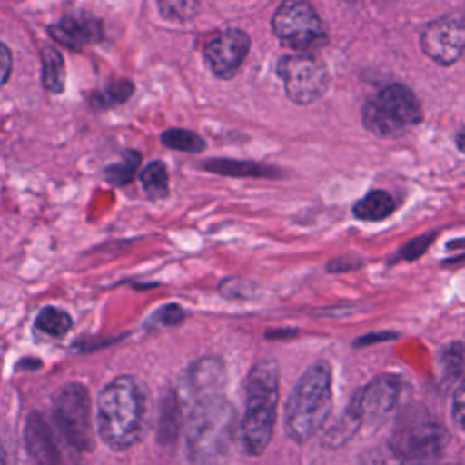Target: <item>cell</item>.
<instances>
[{"label": "cell", "instance_id": "obj_1", "mask_svg": "<svg viewBox=\"0 0 465 465\" xmlns=\"http://www.w3.org/2000/svg\"><path fill=\"white\" fill-rule=\"evenodd\" d=\"M447 441V429L430 412L411 407L398 420L385 447L369 452L367 465H436Z\"/></svg>", "mask_w": 465, "mask_h": 465}, {"label": "cell", "instance_id": "obj_2", "mask_svg": "<svg viewBox=\"0 0 465 465\" xmlns=\"http://www.w3.org/2000/svg\"><path fill=\"white\" fill-rule=\"evenodd\" d=\"M280 367L272 358L258 360L245 378V409L238 421V438L249 456H260L269 447L278 418Z\"/></svg>", "mask_w": 465, "mask_h": 465}, {"label": "cell", "instance_id": "obj_3", "mask_svg": "<svg viewBox=\"0 0 465 465\" xmlns=\"http://www.w3.org/2000/svg\"><path fill=\"white\" fill-rule=\"evenodd\" d=\"M238 434V416L223 394L200 398L185 425V449L193 465H213L231 449Z\"/></svg>", "mask_w": 465, "mask_h": 465}, {"label": "cell", "instance_id": "obj_4", "mask_svg": "<svg viewBox=\"0 0 465 465\" xmlns=\"http://www.w3.org/2000/svg\"><path fill=\"white\" fill-rule=\"evenodd\" d=\"M332 411V371L323 360L309 365L294 383L283 411V427L289 440L307 443L318 432Z\"/></svg>", "mask_w": 465, "mask_h": 465}, {"label": "cell", "instance_id": "obj_5", "mask_svg": "<svg viewBox=\"0 0 465 465\" xmlns=\"http://www.w3.org/2000/svg\"><path fill=\"white\" fill-rule=\"evenodd\" d=\"M98 430L114 450L134 445L145 429L147 400L133 376H118L98 396Z\"/></svg>", "mask_w": 465, "mask_h": 465}, {"label": "cell", "instance_id": "obj_6", "mask_svg": "<svg viewBox=\"0 0 465 465\" xmlns=\"http://www.w3.org/2000/svg\"><path fill=\"white\" fill-rule=\"evenodd\" d=\"M421 105L414 93L400 84H391L367 100L363 107L365 127L383 138H394L421 120Z\"/></svg>", "mask_w": 465, "mask_h": 465}, {"label": "cell", "instance_id": "obj_7", "mask_svg": "<svg viewBox=\"0 0 465 465\" xmlns=\"http://www.w3.org/2000/svg\"><path fill=\"white\" fill-rule=\"evenodd\" d=\"M53 416L62 436L73 449L80 452H87L94 447L91 398L84 385L80 383L64 385L54 394Z\"/></svg>", "mask_w": 465, "mask_h": 465}, {"label": "cell", "instance_id": "obj_8", "mask_svg": "<svg viewBox=\"0 0 465 465\" xmlns=\"http://www.w3.org/2000/svg\"><path fill=\"white\" fill-rule=\"evenodd\" d=\"M272 31L296 51H311L327 42L325 25L307 0H283L272 16Z\"/></svg>", "mask_w": 465, "mask_h": 465}, {"label": "cell", "instance_id": "obj_9", "mask_svg": "<svg viewBox=\"0 0 465 465\" xmlns=\"http://www.w3.org/2000/svg\"><path fill=\"white\" fill-rule=\"evenodd\" d=\"M278 76L287 96L296 104H312L323 96L329 85L325 64L309 51L285 54L278 62Z\"/></svg>", "mask_w": 465, "mask_h": 465}, {"label": "cell", "instance_id": "obj_10", "mask_svg": "<svg viewBox=\"0 0 465 465\" xmlns=\"http://www.w3.org/2000/svg\"><path fill=\"white\" fill-rule=\"evenodd\" d=\"M403 381L396 374H380L360 387L349 405L361 423H378L385 420L400 403Z\"/></svg>", "mask_w": 465, "mask_h": 465}, {"label": "cell", "instance_id": "obj_11", "mask_svg": "<svg viewBox=\"0 0 465 465\" xmlns=\"http://www.w3.org/2000/svg\"><path fill=\"white\" fill-rule=\"evenodd\" d=\"M423 53L440 65H450L465 53V16L445 15L425 25L420 36Z\"/></svg>", "mask_w": 465, "mask_h": 465}, {"label": "cell", "instance_id": "obj_12", "mask_svg": "<svg viewBox=\"0 0 465 465\" xmlns=\"http://www.w3.org/2000/svg\"><path fill=\"white\" fill-rule=\"evenodd\" d=\"M249 47L251 40L247 33L242 29H225L205 44L203 56L216 76L231 78L243 64Z\"/></svg>", "mask_w": 465, "mask_h": 465}, {"label": "cell", "instance_id": "obj_13", "mask_svg": "<svg viewBox=\"0 0 465 465\" xmlns=\"http://www.w3.org/2000/svg\"><path fill=\"white\" fill-rule=\"evenodd\" d=\"M227 380L225 363L220 356H202L194 360L183 372V389L193 398V401L222 394V389Z\"/></svg>", "mask_w": 465, "mask_h": 465}, {"label": "cell", "instance_id": "obj_14", "mask_svg": "<svg viewBox=\"0 0 465 465\" xmlns=\"http://www.w3.org/2000/svg\"><path fill=\"white\" fill-rule=\"evenodd\" d=\"M25 449L35 465H60V452L45 418L35 411L25 420Z\"/></svg>", "mask_w": 465, "mask_h": 465}, {"label": "cell", "instance_id": "obj_15", "mask_svg": "<svg viewBox=\"0 0 465 465\" xmlns=\"http://www.w3.org/2000/svg\"><path fill=\"white\" fill-rule=\"evenodd\" d=\"M49 35L62 45L78 49L85 44L96 42L102 36V25L93 16H65L49 27Z\"/></svg>", "mask_w": 465, "mask_h": 465}, {"label": "cell", "instance_id": "obj_16", "mask_svg": "<svg viewBox=\"0 0 465 465\" xmlns=\"http://www.w3.org/2000/svg\"><path fill=\"white\" fill-rule=\"evenodd\" d=\"M182 429V405L176 392L169 391L160 401L156 440L160 445H173Z\"/></svg>", "mask_w": 465, "mask_h": 465}, {"label": "cell", "instance_id": "obj_17", "mask_svg": "<svg viewBox=\"0 0 465 465\" xmlns=\"http://www.w3.org/2000/svg\"><path fill=\"white\" fill-rule=\"evenodd\" d=\"M396 209V200L381 189L369 191L361 200L352 207V214L363 222H380L391 216Z\"/></svg>", "mask_w": 465, "mask_h": 465}, {"label": "cell", "instance_id": "obj_18", "mask_svg": "<svg viewBox=\"0 0 465 465\" xmlns=\"http://www.w3.org/2000/svg\"><path fill=\"white\" fill-rule=\"evenodd\" d=\"M361 420L358 418V414L354 412V409L351 405L345 407L343 414L329 427L323 430L322 434V443L327 449H338L341 445H345L361 427Z\"/></svg>", "mask_w": 465, "mask_h": 465}, {"label": "cell", "instance_id": "obj_19", "mask_svg": "<svg viewBox=\"0 0 465 465\" xmlns=\"http://www.w3.org/2000/svg\"><path fill=\"white\" fill-rule=\"evenodd\" d=\"M203 169L223 174V176H276L278 173L272 167L254 163V162H245V160H209L202 165Z\"/></svg>", "mask_w": 465, "mask_h": 465}, {"label": "cell", "instance_id": "obj_20", "mask_svg": "<svg viewBox=\"0 0 465 465\" xmlns=\"http://www.w3.org/2000/svg\"><path fill=\"white\" fill-rule=\"evenodd\" d=\"M438 365L445 381H456L465 374V341L452 340L438 352Z\"/></svg>", "mask_w": 465, "mask_h": 465}, {"label": "cell", "instance_id": "obj_21", "mask_svg": "<svg viewBox=\"0 0 465 465\" xmlns=\"http://www.w3.org/2000/svg\"><path fill=\"white\" fill-rule=\"evenodd\" d=\"M42 80L51 93H62L65 87V64L60 51L53 45L42 47Z\"/></svg>", "mask_w": 465, "mask_h": 465}, {"label": "cell", "instance_id": "obj_22", "mask_svg": "<svg viewBox=\"0 0 465 465\" xmlns=\"http://www.w3.org/2000/svg\"><path fill=\"white\" fill-rule=\"evenodd\" d=\"M71 316L58 309V307H44L38 316H36V329L42 331L44 334L47 336H53V338H58V336H64L69 329H71Z\"/></svg>", "mask_w": 465, "mask_h": 465}, {"label": "cell", "instance_id": "obj_23", "mask_svg": "<svg viewBox=\"0 0 465 465\" xmlns=\"http://www.w3.org/2000/svg\"><path fill=\"white\" fill-rule=\"evenodd\" d=\"M142 185L145 189V193L158 200V198H165L169 193V176H167V169L162 162H151L149 165H145V169L140 174Z\"/></svg>", "mask_w": 465, "mask_h": 465}, {"label": "cell", "instance_id": "obj_24", "mask_svg": "<svg viewBox=\"0 0 465 465\" xmlns=\"http://www.w3.org/2000/svg\"><path fill=\"white\" fill-rule=\"evenodd\" d=\"M140 160L142 158L136 151H125L120 162L111 163L105 169V173H104L105 180L113 185H127L134 178V174L140 167Z\"/></svg>", "mask_w": 465, "mask_h": 465}, {"label": "cell", "instance_id": "obj_25", "mask_svg": "<svg viewBox=\"0 0 465 465\" xmlns=\"http://www.w3.org/2000/svg\"><path fill=\"white\" fill-rule=\"evenodd\" d=\"M162 143L169 149L185 151V153H200L205 149V142L200 134L187 129H167L160 136Z\"/></svg>", "mask_w": 465, "mask_h": 465}, {"label": "cell", "instance_id": "obj_26", "mask_svg": "<svg viewBox=\"0 0 465 465\" xmlns=\"http://www.w3.org/2000/svg\"><path fill=\"white\" fill-rule=\"evenodd\" d=\"M158 9L163 18L174 22H187L198 15V0H158Z\"/></svg>", "mask_w": 465, "mask_h": 465}, {"label": "cell", "instance_id": "obj_27", "mask_svg": "<svg viewBox=\"0 0 465 465\" xmlns=\"http://www.w3.org/2000/svg\"><path fill=\"white\" fill-rule=\"evenodd\" d=\"M436 238V232H425V234H420L416 238H411L409 242H405L398 252H396V260H405V262H411V260H418L425 254V251L432 245Z\"/></svg>", "mask_w": 465, "mask_h": 465}, {"label": "cell", "instance_id": "obj_28", "mask_svg": "<svg viewBox=\"0 0 465 465\" xmlns=\"http://www.w3.org/2000/svg\"><path fill=\"white\" fill-rule=\"evenodd\" d=\"M131 94H133V84L127 80H118V82H113L111 85H107L105 91L98 93V96H94V102L100 107H107V105L125 102Z\"/></svg>", "mask_w": 465, "mask_h": 465}, {"label": "cell", "instance_id": "obj_29", "mask_svg": "<svg viewBox=\"0 0 465 465\" xmlns=\"http://www.w3.org/2000/svg\"><path fill=\"white\" fill-rule=\"evenodd\" d=\"M218 291L223 298H229V300H247L254 294V285L249 280L232 276V278H225L220 283Z\"/></svg>", "mask_w": 465, "mask_h": 465}, {"label": "cell", "instance_id": "obj_30", "mask_svg": "<svg viewBox=\"0 0 465 465\" xmlns=\"http://www.w3.org/2000/svg\"><path fill=\"white\" fill-rule=\"evenodd\" d=\"M185 318V311L178 305V303H167L162 305L154 314H153V322L160 323V325H167V327H174L178 323H182Z\"/></svg>", "mask_w": 465, "mask_h": 465}, {"label": "cell", "instance_id": "obj_31", "mask_svg": "<svg viewBox=\"0 0 465 465\" xmlns=\"http://www.w3.org/2000/svg\"><path fill=\"white\" fill-rule=\"evenodd\" d=\"M450 412H452V421L456 423V427L465 430V380H461L454 391Z\"/></svg>", "mask_w": 465, "mask_h": 465}, {"label": "cell", "instance_id": "obj_32", "mask_svg": "<svg viewBox=\"0 0 465 465\" xmlns=\"http://www.w3.org/2000/svg\"><path fill=\"white\" fill-rule=\"evenodd\" d=\"M360 265H361V260L352 258V256H349V254H343V256H340V258L331 260V262L327 263V271H331V272L352 271V269H356V267H360Z\"/></svg>", "mask_w": 465, "mask_h": 465}, {"label": "cell", "instance_id": "obj_33", "mask_svg": "<svg viewBox=\"0 0 465 465\" xmlns=\"http://www.w3.org/2000/svg\"><path fill=\"white\" fill-rule=\"evenodd\" d=\"M11 67H13V56L11 51L5 44L0 42V87L7 82L9 74H11Z\"/></svg>", "mask_w": 465, "mask_h": 465}, {"label": "cell", "instance_id": "obj_34", "mask_svg": "<svg viewBox=\"0 0 465 465\" xmlns=\"http://www.w3.org/2000/svg\"><path fill=\"white\" fill-rule=\"evenodd\" d=\"M396 336H398L396 332H385V331H381V332H372V334H365V336H361V338H358V340L354 341V347L387 341V340H392V338H396Z\"/></svg>", "mask_w": 465, "mask_h": 465}, {"label": "cell", "instance_id": "obj_35", "mask_svg": "<svg viewBox=\"0 0 465 465\" xmlns=\"http://www.w3.org/2000/svg\"><path fill=\"white\" fill-rule=\"evenodd\" d=\"M296 334L298 332L294 329H272V331L265 332V336L272 338V340H276V338H291V336H296Z\"/></svg>", "mask_w": 465, "mask_h": 465}, {"label": "cell", "instance_id": "obj_36", "mask_svg": "<svg viewBox=\"0 0 465 465\" xmlns=\"http://www.w3.org/2000/svg\"><path fill=\"white\" fill-rule=\"evenodd\" d=\"M447 249L449 251H454V249H465V238H454L447 243Z\"/></svg>", "mask_w": 465, "mask_h": 465}, {"label": "cell", "instance_id": "obj_37", "mask_svg": "<svg viewBox=\"0 0 465 465\" xmlns=\"http://www.w3.org/2000/svg\"><path fill=\"white\" fill-rule=\"evenodd\" d=\"M456 143H458V147L465 153V129H461V131L456 134Z\"/></svg>", "mask_w": 465, "mask_h": 465}, {"label": "cell", "instance_id": "obj_38", "mask_svg": "<svg viewBox=\"0 0 465 465\" xmlns=\"http://www.w3.org/2000/svg\"><path fill=\"white\" fill-rule=\"evenodd\" d=\"M0 465H5V450L2 447V443H0Z\"/></svg>", "mask_w": 465, "mask_h": 465}]
</instances>
